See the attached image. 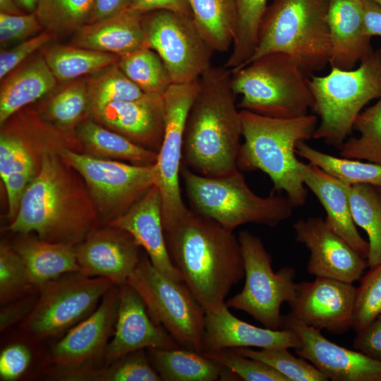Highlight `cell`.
<instances>
[{"instance_id": "60d3db41", "label": "cell", "mask_w": 381, "mask_h": 381, "mask_svg": "<svg viewBox=\"0 0 381 381\" xmlns=\"http://www.w3.org/2000/svg\"><path fill=\"white\" fill-rule=\"evenodd\" d=\"M89 77L91 110L107 104L135 100L144 93L120 69L117 63Z\"/></svg>"}, {"instance_id": "b9f144b4", "label": "cell", "mask_w": 381, "mask_h": 381, "mask_svg": "<svg viewBox=\"0 0 381 381\" xmlns=\"http://www.w3.org/2000/svg\"><path fill=\"white\" fill-rule=\"evenodd\" d=\"M237 353L259 360L283 375L289 381H327L328 378L312 363L294 356L288 348H233Z\"/></svg>"}, {"instance_id": "603a6c76", "label": "cell", "mask_w": 381, "mask_h": 381, "mask_svg": "<svg viewBox=\"0 0 381 381\" xmlns=\"http://www.w3.org/2000/svg\"><path fill=\"white\" fill-rule=\"evenodd\" d=\"M298 335L291 329L259 327L237 318L226 304L205 312L202 352L227 348L297 349Z\"/></svg>"}, {"instance_id": "44dd1931", "label": "cell", "mask_w": 381, "mask_h": 381, "mask_svg": "<svg viewBox=\"0 0 381 381\" xmlns=\"http://www.w3.org/2000/svg\"><path fill=\"white\" fill-rule=\"evenodd\" d=\"M95 121L132 142L158 153L164 132L163 95L145 94L91 110Z\"/></svg>"}, {"instance_id": "ba28073f", "label": "cell", "mask_w": 381, "mask_h": 381, "mask_svg": "<svg viewBox=\"0 0 381 381\" xmlns=\"http://www.w3.org/2000/svg\"><path fill=\"white\" fill-rule=\"evenodd\" d=\"M299 60L282 52L263 55L231 71V87L241 110L273 118L308 114L313 98Z\"/></svg>"}, {"instance_id": "681fc988", "label": "cell", "mask_w": 381, "mask_h": 381, "mask_svg": "<svg viewBox=\"0 0 381 381\" xmlns=\"http://www.w3.org/2000/svg\"><path fill=\"white\" fill-rule=\"evenodd\" d=\"M32 358L30 349L24 344L16 343L6 346L0 355V379L14 381L27 370Z\"/></svg>"}, {"instance_id": "5b68a950", "label": "cell", "mask_w": 381, "mask_h": 381, "mask_svg": "<svg viewBox=\"0 0 381 381\" xmlns=\"http://www.w3.org/2000/svg\"><path fill=\"white\" fill-rule=\"evenodd\" d=\"M329 4V0H272L261 20L254 53L239 68L263 55L282 52L297 58L308 77L324 69L330 58Z\"/></svg>"}, {"instance_id": "e0dca14e", "label": "cell", "mask_w": 381, "mask_h": 381, "mask_svg": "<svg viewBox=\"0 0 381 381\" xmlns=\"http://www.w3.org/2000/svg\"><path fill=\"white\" fill-rule=\"evenodd\" d=\"M282 329L292 330L301 340L296 353L310 361L328 380L381 381V362L332 342L320 329L306 325L290 313L282 315Z\"/></svg>"}, {"instance_id": "7dc6e473", "label": "cell", "mask_w": 381, "mask_h": 381, "mask_svg": "<svg viewBox=\"0 0 381 381\" xmlns=\"http://www.w3.org/2000/svg\"><path fill=\"white\" fill-rule=\"evenodd\" d=\"M43 28L35 12L9 15L0 13V44L1 49L21 42ZM18 44V43H17Z\"/></svg>"}, {"instance_id": "277c9868", "label": "cell", "mask_w": 381, "mask_h": 381, "mask_svg": "<svg viewBox=\"0 0 381 381\" xmlns=\"http://www.w3.org/2000/svg\"><path fill=\"white\" fill-rule=\"evenodd\" d=\"M242 138L238 168L260 170L273 183V193L284 191L294 206L306 203L308 195L297 158V145L313 138L318 124V116L306 114L292 119L262 116L240 110Z\"/></svg>"}, {"instance_id": "9c48e42d", "label": "cell", "mask_w": 381, "mask_h": 381, "mask_svg": "<svg viewBox=\"0 0 381 381\" xmlns=\"http://www.w3.org/2000/svg\"><path fill=\"white\" fill-rule=\"evenodd\" d=\"M126 284L140 296L152 320L181 347L202 353L205 310L184 282L165 276L144 255Z\"/></svg>"}, {"instance_id": "1f68e13d", "label": "cell", "mask_w": 381, "mask_h": 381, "mask_svg": "<svg viewBox=\"0 0 381 381\" xmlns=\"http://www.w3.org/2000/svg\"><path fill=\"white\" fill-rule=\"evenodd\" d=\"M193 21L214 52H225L232 47L236 10L234 0H188Z\"/></svg>"}, {"instance_id": "4316f807", "label": "cell", "mask_w": 381, "mask_h": 381, "mask_svg": "<svg viewBox=\"0 0 381 381\" xmlns=\"http://www.w3.org/2000/svg\"><path fill=\"white\" fill-rule=\"evenodd\" d=\"M21 235L13 248L23 259L33 286L40 288L64 274L80 272L75 246Z\"/></svg>"}, {"instance_id": "6da1fadb", "label": "cell", "mask_w": 381, "mask_h": 381, "mask_svg": "<svg viewBox=\"0 0 381 381\" xmlns=\"http://www.w3.org/2000/svg\"><path fill=\"white\" fill-rule=\"evenodd\" d=\"M164 231L171 262L205 312L225 304L245 275L238 237L190 209Z\"/></svg>"}, {"instance_id": "7c38bea8", "label": "cell", "mask_w": 381, "mask_h": 381, "mask_svg": "<svg viewBox=\"0 0 381 381\" xmlns=\"http://www.w3.org/2000/svg\"><path fill=\"white\" fill-rule=\"evenodd\" d=\"M114 285L105 277L80 272L64 274L40 288V296L21 327L37 338L58 337L91 315Z\"/></svg>"}, {"instance_id": "83f0119b", "label": "cell", "mask_w": 381, "mask_h": 381, "mask_svg": "<svg viewBox=\"0 0 381 381\" xmlns=\"http://www.w3.org/2000/svg\"><path fill=\"white\" fill-rule=\"evenodd\" d=\"M57 82L42 54L18 68L1 86V125L24 107L52 91Z\"/></svg>"}, {"instance_id": "836d02e7", "label": "cell", "mask_w": 381, "mask_h": 381, "mask_svg": "<svg viewBox=\"0 0 381 381\" xmlns=\"http://www.w3.org/2000/svg\"><path fill=\"white\" fill-rule=\"evenodd\" d=\"M351 215L356 225L368 234L370 268L381 264V192L369 184L348 186Z\"/></svg>"}, {"instance_id": "ab89813d", "label": "cell", "mask_w": 381, "mask_h": 381, "mask_svg": "<svg viewBox=\"0 0 381 381\" xmlns=\"http://www.w3.org/2000/svg\"><path fill=\"white\" fill-rule=\"evenodd\" d=\"M94 4L95 0H39L35 12L46 30L64 34L87 24Z\"/></svg>"}, {"instance_id": "91938a15", "label": "cell", "mask_w": 381, "mask_h": 381, "mask_svg": "<svg viewBox=\"0 0 381 381\" xmlns=\"http://www.w3.org/2000/svg\"><path fill=\"white\" fill-rule=\"evenodd\" d=\"M377 189L381 192V187H380V188H377Z\"/></svg>"}, {"instance_id": "9f6ffc18", "label": "cell", "mask_w": 381, "mask_h": 381, "mask_svg": "<svg viewBox=\"0 0 381 381\" xmlns=\"http://www.w3.org/2000/svg\"><path fill=\"white\" fill-rule=\"evenodd\" d=\"M16 0H0V13L18 15L23 13Z\"/></svg>"}, {"instance_id": "f1b7e54d", "label": "cell", "mask_w": 381, "mask_h": 381, "mask_svg": "<svg viewBox=\"0 0 381 381\" xmlns=\"http://www.w3.org/2000/svg\"><path fill=\"white\" fill-rule=\"evenodd\" d=\"M147 356L164 381L222 380L226 368L202 353L179 348H149Z\"/></svg>"}, {"instance_id": "484cf974", "label": "cell", "mask_w": 381, "mask_h": 381, "mask_svg": "<svg viewBox=\"0 0 381 381\" xmlns=\"http://www.w3.org/2000/svg\"><path fill=\"white\" fill-rule=\"evenodd\" d=\"M142 18V14L128 7L116 15L82 26L75 31L71 44L123 56L148 46Z\"/></svg>"}, {"instance_id": "f546056e", "label": "cell", "mask_w": 381, "mask_h": 381, "mask_svg": "<svg viewBox=\"0 0 381 381\" xmlns=\"http://www.w3.org/2000/svg\"><path fill=\"white\" fill-rule=\"evenodd\" d=\"M76 134L87 154L138 165L155 164L158 153L142 147L95 120L82 121Z\"/></svg>"}, {"instance_id": "5bb4252c", "label": "cell", "mask_w": 381, "mask_h": 381, "mask_svg": "<svg viewBox=\"0 0 381 381\" xmlns=\"http://www.w3.org/2000/svg\"><path fill=\"white\" fill-rule=\"evenodd\" d=\"M199 78L186 83H172L163 94L164 132L155 166L164 227L189 210L181 197L179 176L186 120L199 90Z\"/></svg>"}, {"instance_id": "7a4b0ae2", "label": "cell", "mask_w": 381, "mask_h": 381, "mask_svg": "<svg viewBox=\"0 0 381 381\" xmlns=\"http://www.w3.org/2000/svg\"><path fill=\"white\" fill-rule=\"evenodd\" d=\"M46 147L8 230L76 246L96 228L99 217L86 186L59 152Z\"/></svg>"}, {"instance_id": "74e56055", "label": "cell", "mask_w": 381, "mask_h": 381, "mask_svg": "<svg viewBox=\"0 0 381 381\" xmlns=\"http://www.w3.org/2000/svg\"><path fill=\"white\" fill-rule=\"evenodd\" d=\"M145 349L129 353L102 365L79 370L71 374V381H160L150 361Z\"/></svg>"}, {"instance_id": "3957f363", "label": "cell", "mask_w": 381, "mask_h": 381, "mask_svg": "<svg viewBox=\"0 0 381 381\" xmlns=\"http://www.w3.org/2000/svg\"><path fill=\"white\" fill-rule=\"evenodd\" d=\"M231 71L211 66L199 78L183 135L181 164L210 177L238 169L242 122L231 83Z\"/></svg>"}, {"instance_id": "7bdbcfd3", "label": "cell", "mask_w": 381, "mask_h": 381, "mask_svg": "<svg viewBox=\"0 0 381 381\" xmlns=\"http://www.w3.org/2000/svg\"><path fill=\"white\" fill-rule=\"evenodd\" d=\"M23 259L13 247L0 245V303L5 305L23 298L33 288Z\"/></svg>"}, {"instance_id": "816d5d0a", "label": "cell", "mask_w": 381, "mask_h": 381, "mask_svg": "<svg viewBox=\"0 0 381 381\" xmlns=\"http://www.w3.org/2000/svg\"><path fill=\"white\" fill-rule=\"evenodd\" d=\"M129 8L142 15L165 10L193 18L188 0H133Z\"/></svg>"}, {"instance_id": "9a60e30c", "label": "cell", "mask_w": 381, "mask_h": 381, "mask_svg": "<svg viewBox=\"0 0 381 381\" xmlns=\"http://www.w3.org/2000/svg\"><path fill=\"white\" fill-rule=\"evenodd\" d=\"M119 306V286L114 285L91 315L55 344L51 351L55 377L99 365L114 332Z\"/></svg>"}, {"instance_id": "30bf717a", "label": "cell", "mask_w": 381, "mask_h": 381, "mask_svg": "<svg viewBox=\"0 0 381 381\" xmlns=\"http://www.w3.org/2000/svg\"><path fill=\"white\" fill-rule=\"evenodd\" d=\"M58 152L83 179L99 219L105 224L125 213L157 183L155 164L124 163L65 147Z\"/></svg>"}, {"instance_id": "d4e9b609", "label": "cell", "mask_w": 381, "mask_h": 381, "mask_svg": "<svg viewBox=\"0 0 381 381\" xmlns=\"http://www.w3.org/2000/svg\"><path fill=\"white\" fill-rule=\"evenodd\" d=\"M305 186L316 196L326 212L327 226L367 260L369 244L353 220L347 188L337 179L310 163H302Z\"/></svg>"}, {"instance_id": "ee69618b", "label": "cell", "mask_w": 381, "mask_h": 381, "mask_svg": "<svg viewBox=\"0 0 381 381\" xmlns=\"http://www.w3.org/2000/svg\"><path fill=\"white\" fill-rule=\"evenodd\" d=\"M202 353L232 371L241 380L289 381L265 363L241 355L233 348L204 351Z\"/></svg>"}, {"instance_id": "ac0fdd59", "label": "cell", "mask_w": 381, "mask_h": 381, "mask_svg": "<svg viewBox=\"0 0 381 381\" xmlns=\"http://www.w3.org/2000/svg\"><path fill=\"white\" fill-rule=\"evenodd\" d=\"M296 239L310 251L309 274L352 284L368 266L367 260L332 230L322 217L301 219L293 226Z\"/></svg>"}, {"instance_id": "d590c367", "label": "cell", "mask_w": 381, "mask_h": 381, "mask_svg": "<svg viewBox=\"0 0 381 381\" xmlns=\"http://www.w3.org/2000/svg\"><path fill=\"white\" fill-rule=\"evenodd\" d=\"M117 64L123 73L145 94L163 95L172 84L162 60L148 46L121 56Z\"/></svg>"}, {"instance_id": "8992f818", "label": "cell", "mask_w": 381, "mask_h": 381, "mask_svg": "<svg viewBox=\"0 0 381 381\" xmlns=\"http://www.w3.org/2000/svg\"><path fill=\"white\" fill-rule=\"evenodd\" d=\"M308 84L313 98L311 109L320 119L313 138L339 150L363 108L381 97V49L373 50L356 68L331 67L325 75L310 76Z\"/></svg>"}, {"instance_id": "4fadbf2b", "label": "cell", "mask_w": 381, "mask_h": 381, "mask_svg": "<svg viewBox=\"0 0 381 381\" xmlns=\"http://www.w3.org/2000/svg\"><path fill=\"white\" fill-rule=\"evenodd\" d=\"M148 46L161 58L172 83L198 80L212 65L214 52L191 18L165 10L143 15Z\"/></svg>"}, {"instance_id": "ffe728a7", "label": "cell", "mask_w": 381, "mask_h": 381, "mask_svg": "<svg viewBox=\"0 0 381 381\" xmlns=\"http://www.w3.org/2000/svg\"><path fill=\"white\" fill-rule=\"evenodd\" d=\"M179 347L173 337L152 320L138 292L128 284L119 286L118 315L105 352L106 364L140 349Z\"/></svg>"}, {"instance_id": "f5cc1de1", "label": "cell", "mask_w": 381, "mask_h": 381, "mask_svg": "<svg viewBox=\"0 0 381 381\" xmlns=\"http://www.w3.org/2000/svg\"><path fill=\"white\" fill-rule=\"evenodd\" d=\"M35 301L32 297L20 298L12 304L4 306L0 313V330L4 331L31 311Z\"/></svg>"}, {"instance_id": "e575fe53", "label": "cell", "mask_w": 381, "mask_h": 381, "mask_svg": "<svg viewBox=\"0 0 381 381\" xmlns=\"http://www.w3.org/2000/svg\"><path fill=\"white\" fill-rule=\"evenodd\" d=\"M296 152L345 185L363 183L381 187L380 164L332 156L310 147L305 141L297 145Z\"/></svg>"}, {"instance_id": "d6986e66", "label": "cell", "mask_w": 381, "mask_h": 381, "mask_svg": "<svg viewBox=\"0 0 381 381\" xmlns=\"http://www.w3.org/2000/svg\"><path fill=\"white\" fill-rule=\"evenodd\" d=\"M107 226L94 229L75 246L77 261L83 274L105 277L119 286L138 266L140 247L128 232Z\"/></svg>"}, {"instance_id": "db71d44e", "label": "cell", "mask_w": 381, "mask_h": 381, "mask_svg": "<svg viewBox=\"0 0 381 381\" xmlns=\"http://www.w3.org/2000/svg\"><path fill=\"white\" fill-rule=\"evenodd\" d=\"M133 0H95L92 13L88 23L116 15L128 8Z\"/></svg>"}, {"instance_id": "f6af8a7d", "label": "cell", "mask_w": 381, "mask_h": 381, "mask_svg": "<svg viewBox=\"0 0 381 381\" xmlns=\"http://www.w3.org/2000/svg\"><path fill=\"white\" fill-rule=\"evenodd\" d=\"M381 315V264L371 267L356 289L353 328L358 332Z\"/></svg>"}, {"instance_id": "cb8c5ba5", "label": "cell", "mask_w": 381, "mask_h": 381, "mask_svg": "<svg viewBox=\"0 0 381 381\" xmlns=\"http://www.w3.org/2000/svg\"><path fill=\"white\" fill-rule=\"evenodd\" d=\"M327 23L331 67L352 70L373 52L364 30L363 0H329Z\"/></svg>"}, {"instance_id": "f35d334b", "label": "cell", "mask_w": 381, "mask_h": 381, "mask_svg": "<svg viewBox=\"0 0 381 381\" xmlns=\"http://www.w3.org/2000/svg\"><path fill=\"white\" fill-rule=\"evenodd\" d=\"M353 130L360 135L346 140L339 149L340 156L381 164V97L360 113Z\"/></svg>"}, {"instance_id": "2e32d148", "label": "cell", "mask_w": 381, "mask_h": 381, "mask_svg": "<svg viewBox=\"0 0 381 381\" xmlns=\"http://www.w3.org/2000/svg\"><path fill=\"white\" fill-rule=\"evenodd\" d=\"M356 289L351 283L327 277L297 283L288 303L290 314L308 326L346 333L353 326Z\"/></svg>"}, {"instance_id": "8fae6325", "label": "cell", "mask_w": 381, "mask_h": 381, "mask_svg": "<svg viewBox=\"0 0 381 381\" xmlns=\"http://www.w3.org/2000/svg\"><path fill=\"white\" fill-rule=\"evenodd\" d=\"M245 272L243 289L226 301L229 308L243 311L265 327L282 329L283 303L294 298L295 270L284 267L274 272L272 258L261 239L244 230L238 236Z\"/></svg>"}, {"instance_id": "8d00e7d4", "label": "cell", "mask_w": 381, "mask_h": 381, "mask_svg": "<svg viewBox=\"0 0 381 381\" xmlns=\"http://www.w3.org/2000/svg\"><path fill=\"white\" fill-rule=\"evenodd\" d=\"M236 25L231 51L225 64L234 70L243 65L255 49L259 27L268 0H234Z\"/></svg>"}, {"instance_id": "680465c9", "label": "cell", "mask_w": 381, "mask_h": 381, "mask_svg": "<svg viewBox=\"0 0 381 381\" xmlns=\"http://www.w3.org/2000/svg\"><path fill=\"white\" fill-rule=\"evenodd\" d=\"M381 6V0H370Z\"/></svg>"}, {"instance_id": "7402d4cb", "label": "cell", "mask_w": 381, "mask_h": 381, "mask_svg": "<svg viewBox=\"0 0 381 381\" xmlns=\"http://www.w3.org/2000/svg\"><path fill=\"white\" fill-rule=\"evenodd\" d=\"M106 226L128 232L145 249L152 265L169 279L183 282L174 266L167 248L162 222V201L154 185L138 202Z\"/></svg>"}, {"instance_id": "6f0895ef", "label": "cell", "mask_w": 381, "mask_h": 381, "mask_svg": "<svg viewBox=\"0 0 381 381\" xmlns=\"http://www.w3.org/2000/svg\"><path fill=\"white\" fill-rule=\"evenodd\" d=\"M16 1L20 7L31 13L35 11L39 0H16Z\"/></svg>"}, {"instance_id": "52a82bcc", "label": "cell", "mask_w": 381, "mask_h": 381, "mask_svg": "<svg viewBox=\"0 0 381 381\" xmlns=\"http://www.w3.org/2000/svg\"><path fill=\"white\" fill-rule=\"evenodd\" d=\"M180 176L192 210L231 231L248 223L276 226L288 219L295 207L286 196L255 194L238 169L210 177L181 165Z\"/></svg>"}, {"instance_id": "bcb514c9", "label": "cell", "mask_w": 381, "mask_h": 381, "mask_svg": "<svg viewBox=\"0 0 381 381\" xmlns=\"http://www.w3.org/2000/svg\"><path fill=\"white\" fill-rule=\"evenodd\" d=\"M4 129L0 136V176L6 177L16 164L33 157L25 131L21 127L17 129Z\"/></svg>"}, {"instance_id": "4dcf8cb0", "label": "cell", "mask_w": 381, "mask_h": 381, "mask_svg": "<svg viewBox=\"0 0 381 381\" xmlns=\"http://www.w3.org/2000/svg\"><path fill=\"white\" fill-rule=\"evenodd\" d=\"M91 96L88 78L71 82L47 102L40 111V119L61 135L71 133L90 114Z\"/></svg>"}, {"instance_id": "11a10c76", "label": "cell", "mask_w": 381, "mask_h": 381, "mask_svg": "<svg viewBox=\"0 0 381 381\" xmlns=\"http://www.w3.org/2000/svg\"><path fill=\"white\" fill-rule=\"evenodd\" d=\"M364 30L370 36H381V6L370 0H363Z\"/></svg>"}, {"instance_id": "f907efd6", "label": "cell", "mask_w": 381, "mask_h": 381, "mask_svg": "<svg viewBox=\"0 0 381 381\" xmlns=\"http://www.w3.org/2000/svg\"><path fill=\"white\" fill-rule=\"evenodd\" d=\"M353 347L381 362V315L365 328L357 332Z\"/></svg>"}, {"instance_id": "c3c4849f", "label": "cell", "mask_w": 381, "mask_h": 381, "mask_svg": "<svg viewBox=\"0 0 381 381\" xmlns=\"http://www.w3.org/2000/svg\"><path fill=\"white\" fill-rule=\"evenodd\" d=\"M54 34L46 30L0 53V78L2 80L37 50L44 48Z\"/></svg>"}, {"instance_id": "d6a6232c", "label": "cell", "mask_w": 381, "mask_h": 381, "mask_svg": "<svg viewBox=\"0 0 381 381\" xmlns=\"http://www.w3.org/2000/svg\"><path fill=\"white\" fill-rule=\"evenodd\" d=\"M42 55L58 81H71L97 73L116 64L120 56L75 47L52 45L42 51Z\"/></svg>"}]
</instances>
